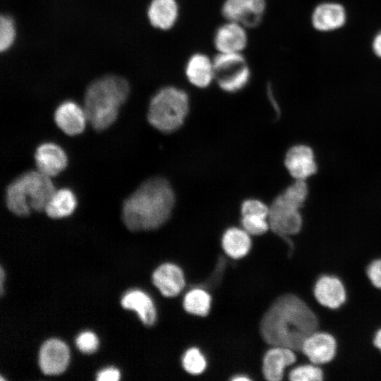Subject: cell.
I'll return each instance as SVG.
<instances>
[{
	"label": "cell",
	"mask_w": 381,
	"mask_h": 381,
	"mask_svg": "<svg viewBox=\"0 0 381 381\" xmlns=\"http://www.w3.org/2000/svg\"><path fill=\"white\" fill-rule=\"evenodd\" d=\"M242 228L250 235L259 236L270 229L267 218L259 216H242Z\"/></svg>",
	"instance_id": "cell-29"
},
{
	"label": "cell",
	"mask_w": 381,
	"mask_h": 381,
	"mask_svg": "<svg viewBox=\"0 0 381 381\" xmlns=\"http://www.w3.org/2000/svg\"><path fill=\"white\" fill-rule=\"evenodd\" d=\"M367 275L373 285L381 289V259H377L368 265Z\"/></svg>",
	"instance_id": "cell-32"
},
{
	"label": "cell",
	"mask_w": 381,
	"mask_h": 381,
	"mask_svg": "<svg viewBox=\"0 0 381 381\" xmlns=\"http://www.w3.org/2000/svg\"><path fill=\"white\" fill-rule=\"evenodd\" d=\"M246 8L247 0H225L222 6V13L227 21L241 23Z\"/></svg>",
	"instance_id": "cell-27"
},
{
	"label": "cell",
	"mask_w": 381,
	"mask_h": 381,
	"mask_svg": "<svg viewBox=\"0 0 381 381\" xmlns=\"http://www.w3.org/2000/svg\"><path fill=\"white\" fill-rule=\"evenodd\" d=\"M318 365L304 364L296 366L289 373L291 381H320L323 379V373Z\"/></svg>",
	"instance_id": "cell-26"
},
{
	"label": "cell",
	"mask_w": 381,
	"mask_h": 381,
	"mask_svg": "<svg viewBox=\"0 0 381 381\" xmlns=\"http://www.w3.org/2000/svg\"><path fill=\"white\" fill-rule=\"evenodd\" d=\"M175 203L174 190L164 178H152L143 183L125 200L122 219L132 231L154 230L171 216Z\"/></svg>",
	"instance_id": "cell-2"
},
{
	"label": "cell",
	"mask_w": 381,
	"mask_h": 381,
	"mask_svg": "<svg viewBox=\"0 0 381 381\" xmlns=\"http://www.w3.org/2000/svg\"><path fill=\"white\" fill-rule=\"evenodd\" d=\"M67 345L57 339L44 342L39 352V366L44 374L59 375L67 368L69 362Z\"/></svg>",
	"instance_id": "cell-8"
},
{
	"label": "cell",
	"mask_w": 381,
	"mask_h": 381,
	"mask_svg": "<svg viewBox=\"0 0 381 381\" xmlns=\"http://www.w3.org/2000/svg\"><path fill=\"white\" fill-rule=\"evenodd\" d=\"M372 48L374 54L381 59V31L374 37Z\"/></svg>",
	"instance_id": "cell-34"
},
{
	"label": "cell",
	"mask_w": 381,
	"mask_h": 381,
	"mask_svg": "<svg viewBox=\"0 0 381 381\" xmlns=\"http://www.w3.org/2000/svg\"><path fill=\"white\" fill-rule=\"evenodd\" d=\"M119 378V371L114 368L103 369L97 375V380L98 381H117Z\"/></svg>",
	"instance_id": "cell-33"
},
{
	"label": "cell",
	"mask_w": 381,
	"mask_h": 381,
	"mask_svg": "<svg viewBox=\"0 0 381 381\" xmlns=\"http://www.w3.org/2000/svg\"><path fill=\"white\" fill-rule=\"evenodd\" d=\"M265 9V0H247L246 12L241 24L246 28L258 26L262 19Z\"/></svg>",
	"instance_id": "cell-25"
},
{
	"label": "cell",
	"mask_w": 381,
	"mask_h": 381,
	"mask_svg": "<svg viewBox=\"0 0 381 381\" xmlns=\"http://www.w3.org/2000/svg\"><path fill=\"white\" fill-rule=\"evenodd\" d=\"M270 207L260 200L250 198L244 200L241 207L242 216H259L267 218Z\"/></svg>",
	"instance_id": "cell-30"
},
{
	"label": "cell",
	"mask_w": 381,
	"mask_h": 381,
	"mask_svg": "<svg viewBox=\"0 0 381 381\" xmlns=\"http://www.w3.org/2000/svg\"><path fill=\"white\" fill-rule=\"evenodd\" d=\"M185 73L195 87H207L214 80L213 59L203 53L193 54L186 62Z\"/></svg>",
	"instance_id": "cell-18"
},
{
	"label": "cell",
	"mask_w": 381,
	"mask_h": 381,
	"mask_svg": "<svg viewBox=\"0 0 381 381\" xmlns=\"http://www.w3.org/2000/svg\"><path fill=\"white\" fill-rule=\"evenodd\" d=\"M75 344L78 349L83 353H92L97 349L99 341L93 332L86 331L77 337Z\"/></svg>",
	"instance_id": "cell-31"
},
{
	"label": "cell",
	"mask_w": 381,
	"mask_h": 381,
	"mask_svg": "<svg viewBox=\"0 0 381 381\" xmlns=\"http://www.w3.org/2000/svg\"><path fill=\"white\" fill-rule=\"evenodd\" d=\"M214 80L227 92H236L246 86L250 70L242 53H218L213 59Z\"/></svg>",
	"instance_id": "cell-6"
},
{
	"label": "cell",
	"mask_w": 381,
	"mask_h": 381,
	"mask_svg": "<svg viewBox=\"0 0 381 381\" xmlns=\"http://www.w3.org/2000/svg\"><path fill=\"white\" fill-rule=\"evenodd\" d=\"M318 327V319L309 306L299 296L286 294L277 298L265 313L260 333L271 346L297 351Z\"/></svg>",
	"instance_id": "cell-1"
},
{
	"label": "cell",
	"mask_w": 381,
	"mask_h": 381,
	"mask_svg": "<svg viewBox=\"0 0 381 381\" xmlns=\"http://www.w3.org/2000/svg\"><path fill=\"white\" fill-rule=\"evenodd\" d=\"M346 20V13L343 5L336 2L318 4L311 16L313 27L320 32H329L343 27Z\"/></svg>",
	"instance_id": "cell-14"
},
{
	"label": "cell",
	"mask_w": 381,
	"mask_h": 381,
	"mask_svg": "<svg viewBox=\"0 0 381 381\" xmlns=\"http://www.w3.org/2000/svg\"><path fill=\"white\" fill-rule=\"evenodd\" d=\"M303 205L291 199L283 192L272 202L268 214L270 229L282 238L297 234L303 224L300 209Z\"/></svg>",
	"instance_id": "cell-7"
},
{
	"label": "cell",
	"mask_w": 381,
	"mask_h": 381,
	"mask_svg": "<svg viewBox=\"0 0 381 381\" xmlns=\"http://www.w3.org/2000/svg\"><path fill=\"white\" fill-rule=\"evenodd\" d=\"M1 272H0V286H1V289H0V291H1V295L2 296L3 294V291H4V289H3V282H4V270H3V267H1V269H0Z\"/></svg>",
	"instance_id": "cell-36"
},
{
	"label": "cell",
	"mask_w": 381,
	"mask_h": 381,
	"mask_svg": "<svg viewBox=\"0 0 381 381\" xmlns=\"http://www.w3.org/2000/svg\"><path fill=\"white\" fill-rule=\"evenodd\" d=\"M179 14L176 0H152L147 8L150 24L162 30L171 28L177 21Z\"/></svg>",
	"instance_id": "cell-20"
},
{
	"label": "cell",
	"mask_w": 381,
	"mask_h": 381,
	"mask_svg": "<svg viewBox=\"0 0 381 381\" xmlns=\"http://www.w3.org/2000/svg\"><path fill=\"white\" fill-rule=\"evenodd\" d=\"M129 90L128 81L116 75H107L90 83L85 93L84 110L94 129L103 131L113 124Z\"/></svg>",
	"instance_id": "cell-3"
},
{
	"label": "cell",
	"mask_w": 381,
	"mask_h": 381,
	"mask_svg": "<svg viewBox=\"0 0 381 381\" xmlns=\"http://www.w3.org/2000/svg\"><path fill=\"white\" fill-rule=\"evenodd\" d=\"M284 164L291 176L297 180H306L317 171L313 151L305 145L291 147L286 154Z\"/></svg>",
	"instance_id": "cell-11"
},
{
	"label": "cell",
	"mask_w": 381,
	"mask_h": 381,
	"mask_svg": "<svg viewBox=\"0 0 381 381\" xmlns=\"http://www.w3.org/2000/svg\"><path fill=\"white\" fill-rule=\"evenodd\" d=\"M16 37V29L13 19L8 15H1L0 18V50L7 51L13 44Z\"/></svg>",
	"instance_id": "cell-28"
},
{
	"label": "cell",
	"mask_w": 381,
	"mask_h": 381,
	"mask_svg": "<svg viewBox=\"0 0 381 381\" xmlns=\"http://www.w3.org/2000/svg\"><path fill=\"white\" fill-rule=\"evenodd\" d=\"M54 192L50 177L38 170L29 171L8 186L6 204L10 212L19 217H25L32 210L44 211Z\"/></svg>",
	"instance_id": "cell-4"
},
{
	"label": "cell",
	"mask_w": 381,
	"mask_h": 381,
	"mask_svg": "<svg viewBox=\"0 0 381 381\" xmlns=\"http://www.w3.org/2000/svg\"><path fill=\"white\" fill-rule=\"evenodd\" d=\"M185 310L196 316L207 315L211 307V296L205 290L195 288L188 291L183 301Z\"/></svg>",
	"instance_id": "cell-23"
},
{
	"label": "cell",
	"mask_w": 381,
	"mask_h": 381,
	"mask_svg": "<svg viewBox=\"0 0 381 381\" xmlns=\"http://www.w3.org/2000/svg\"><path fill=\"white\" fill-rule=\"evenodd\" d=\"M54 121L64 133L68 135H76L84 131L87 118L84 109L75 102L68 100L56 108Z\"/></svg>",
	"instance_id": "cell-15"
},
{
	"label": "cell",
	"mask_w": 381,
	"mask_h": 381,
	"mask_svg": "<svg viewBox=\"0 0 381 381\" xmlns=\"http://www.w3.org/2000/svg\"><path fill=\"white\" fill-rule=\"evenodd\" d=\"M301 351L311 363L322 365L334 358L337 342L332 335L316 330L305 339Z\"/></svg>",
	"instance_id": "cell-10"
},
{
	"label": "cell",
	"mask_w": 381,
	"mask_h": 381,
	"mask_svg": "<svg viewBox=\"0 0 381 381\" xmlns=\"http://www.w3.org/2000/svg\"><path fill=\"white\" fill-rule=\"evenodd\" d=\"M247 44L248 34L241 23L227 21L215 31L214 44L219 53H241Z\"/></svg>",
	"instance_id": "cell-9"
},
{
	"label": "cell",
	"mask_w": 381,
	"mask_h": 381,
	"mask_svg": "<svg viewBox=\"0 0 381 381\" xmlns=\"http://www.w3.org/2000/svg\"><path fill=\"white\" fill-rule=\"evenodd\" d=\"M121 306L136 312L146 326H152L157 320V310L153 301L145 292L133 289L127 291L121 301Z\"/></svg>",
	"instance_id": "cell-19"
},
{
	"label": "cell",
	"mask_w": 381,
	"mask_h": 381,
	"mask_svg": "<svg viewBox=\"0 0 381 381\" xmlns=\"http://www.w3.org/2000/svg\"><path fill=\"white\" fill-rule=\"evenodd\" d=\"M314 296L322 306L336 309L346 301V290L341 281L332 275H323L315 284Z\"/></svg>",
	"instance_id": "cell-17"
},
{
	"label": "cell",
	"mask_w": 381,
	"mask_h": 381,
	"mask_svg": "<svg viewBox=\"0 0 381 381\" xmlns=\"http://www.w3.org/2000/svg\"><path fill=\"white\" fill-rule=\"evenodd\" d=\"M262 359V371L265 379L279 381L285 369L296 360L295 351L282 346H271Z\"/></svg>",
	"instance_id": "cell-16"
},
{
	"label": "cell",
	"mask_w": 381,
	"mask_h": 381,
	"mask_svg": "<svg viewBox=\"0 0 381 381\" xmlns=\"http://www.w3.org/2000/svg\"><path fill=\"white\" fill-rule=\"evenodd\" d=\"M152 282L164 296L169 298L178 296L186 286L183 270L170 262L157 267L152 274Z\"/></svg>",
	"instance_id": "cell-12"
},
{
	"label": "cell",
	"mask_w": 381,
	"mask_h": 381,
	"mask_svg": "<svg viewBox=\"0 0 381 381\" xmlns=\"http://www.w3.org/2000/svg\"><path fill=\"white\" fill-rule=\"evenodd\" d=\"M182 365L187 373L196 375L204 372L207 366V361L199 349L191 347L184 353L182 358Z\"/></svg>",
	"instance_id": "cell-24"
},
{
	"label": "cell",
	"mask_w": 381,
	"mask_h": 381,
	"mask_svg": "<svg viewBox=\"0 0 381 381\" xmlns=\"http://www.w3.org/2000/svg\"><path fill=\"white\" fill-rule=\"evenodd\" d=\"M250 236L243 228L227 229L222 238V246L224 251L234 259L245 257L251 248Z\"/></svg>",
	"instance_id": "cell-21"
},
{
	"label": "cell",
	"mask_w": 381,
	"mask_h": 381,
	"mask_svg": "<svg viewBox=\"0 0 381 381\" xmlns=\"http://www.w3.org/2000/svg\"><path fill=\"white\" fill-rule=\"evenodd\" d=\"M233 380L238 381V380H250V379L244 375H238L232 378Z\"/></svg>",
	"instance_id": "cell-37"
},
{
	"label": "cell",
	"mask_w": 381,
	"mask_h": 381,
	"mask_svg": "<svg viewBox=\"0 0 381 381\" xmlns=\"http://www.w3.org/2000/svg\"><path fill=\"white\" fill-rule=\"evenodd\" d=\"M76 205V198L72 190L61 188L55 190L47 204L44 212L51 218H64L71 215Z\"/></svg>",
	"instance_id": "cell-22"
},
{
	"label": "cell",
	"mask_w": 381,
	"mask_h": 381,
	"mask_svg": "<svg viewBox=\"0 0 381 381\" xmlns=\"http://www.w3.org/2000/svg\"><path fill=\"white\" fill-rule=\"evenodd\" d=\"M35 159L37 170L50 178L61 173L68 163L64 150L52 143H44L39 145L35 154Z\"/></svg>",
	"instance_id": "cell-13"
},
{
	"label": "cell",
	"mask_w": 381,
	"mask_h": 381,
	"mask_svg": "<svg viewBox=\"0 0 381 381\" xmlns=\"http://www.w3.org/2000/svg\"><path fill=\"white\" fill-rule=\"evenodd\" d=\"M374 345L381 351V329H378L373 339Z\"/></svg>",
	"instance_id": "cell-35"
},
{
	"label": "cell",
	"mask_w": 381,
	"mask_h": 381,
	"mask_svg": "<svg viewBox=\"0 0 381 381\" xmlns=\"http://www.w3.org/2000/svg\"><path fill=\"white\" fill-rule=\"evenodd\" d=\"M188 110L189 98L183 90L174 86L164 87L152 97L147 119L159 131L172 133L183 125Z\"/></svg>",
	"instance_id": "cell-5"
}]
</instances>
